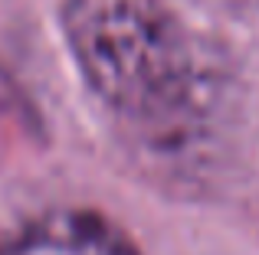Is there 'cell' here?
Instances as JSON below:
<instances>
[{
  "label": "cell",
  "mask_w": 259,
  "mask_h": 255,
  "mask_svg": "<svg viewBox=\"0 0 259 255\" xmlns=\"http://www.w3.org/2000/svg\"><path fill=\"white\" fill-rule=\"evenodd\" d=\"M63 36L85 85L125 121L161 131L203 111L200 56L164 0H66Z\"/></svg>",
  "instance_id": "cell-1"
},
{
  "label": "cell",
  "mask_w": 259,
  "mask_h": 255,
  "mask_svg": "<svg viewBox=\"0 0 259 255\" xmlns=\"http://www.w3.org/2000/svg\"><path fill=\"white\" fill-rule=\"evenodd\" d=\"M0 255H141V249L105 213L59 206L0 239Z\"/></svg>",
  "instance_id": "cell-2"
}]
</instances>
